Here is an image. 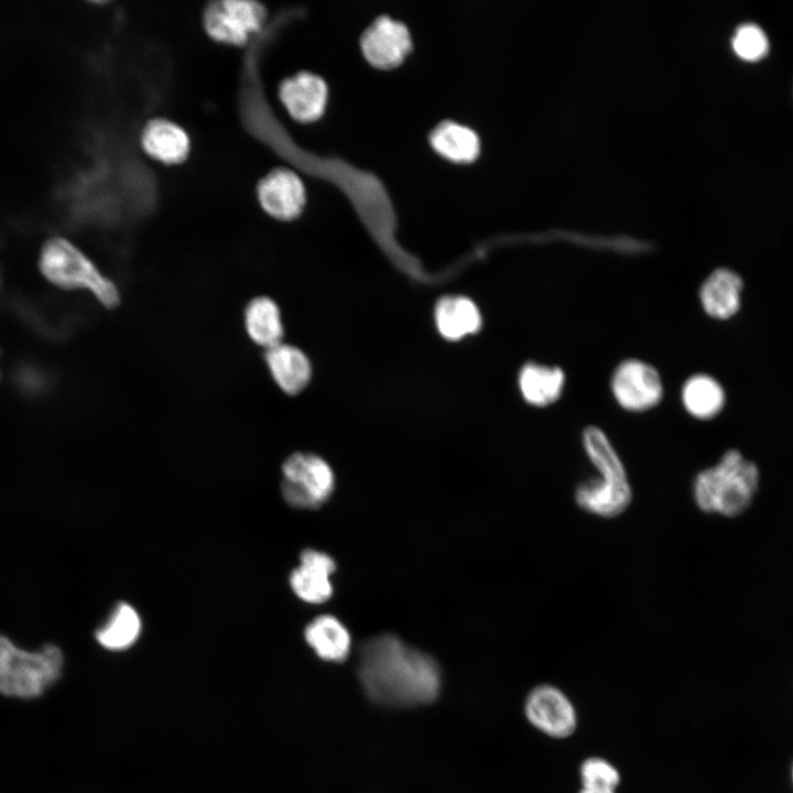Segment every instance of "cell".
<instances>
[{"label": "cell", "mask_w": 793, "mask_h": 793, "mask_svg": "<svg viewBox=\"0 0 793 793\" xmlns=\"http://www.w3.org/2000/svg\"><path fill=\"white\" fill-rule=\"evenodd\" d=\"M357 675L372 702L389 707H413L437 698L442 686L438 663L427 653L390 633L365 641Z\"/></svg>", "instance_id": "cell-1"}, {"label": "cell", "mask_w": 793, "mask_h": 793, "mask_svg": "<svg viewBox=\"0 0 793 793\" xmlns=\"http://www.w3.org/2000/svg\"><path fill=\"white\" fill-rule=\"evenodd\" d=\"M39 269L55 287L85 293L105 309H113L121 302V290L116 280L66 238L52 237L45 241L39 256Z\"/></svg>", "instance_id": "cell-2"}, {"label": "cell", "mask_w": 793, "mask_h": 793, "mask_svg": "<svg viewBox=\"0 0 793 793\" xmlns=\"http://www.w3.org/2000/svg\"><path fill=\"white\" fill-rule=\"evenodd\" d=\"M759 486V469L739 450L728 449L719 461L699 471L693 497L704 512L736 517L748 509Z\"/></svg>", "instance_id": "cell-3"}, {"label": "cell", "mask_w": 793, "mask_h": 793, "mask_svg": "<svg viewBox=\"0 0 793 793\" xmlns=\"http://www.w3.org/2000/svg\"><path fill=\"white\" fill-rule=\"evenodd\" d=\"M63 653L54 644L30 652L0 634V693L33 698L55 683L62 674Z\"/></svg>", "instance_id": "cell-4"}, {"label": "cell", "mask_w": 793, "mask_h": 793, "mask_svg": "<svg viewBox=\"0 0 793 793\" xmlns=\"http://www.w3.org/2000/svg\"><path fill=\"white\" fill-rule=\"evenodd\" d=\"M335 476L322 457L294 453L282 465V497L296 509H316L332 496Z\"/></svg>", "instance_id": "cell-5"}, {"label": "cell", "mask_w": 793, "mask_h": 793, "mask_svg": "<svg viewBox=\"0 0 793 793\" xmlns=\"http://www.w3.org/2000/svg\"><path fill=\"white\" fill-rule=\"evenodd\" d=\"M267 19L265 8L250 0H218L203 13V26L214 41L241 46L259 33Z\"/></svg>", "instance_id": "cell-6"}, {"label": "cell", "mask_w": 793, "mask_h": 793, "mask_svg": "<svg viewBox=\"0 0 793 793\" xmlns=\"http://www.w3.org/2000/svg\"><path fill=\"white\" fill-rule=\"evenodd\" d=\"M610 391L624 411L641 413L660 404L664 385L655 367L638 358H628L613 369Z\"/></svg>", "instance_id": "cell-7"}, {"label": "cell", "mask_w": 793, "mask_h": 793, "mask_svg": "<svg viewBox=\"0 0 793 793\" xmlns=\"http://www.w3.org/2000/svg\"><path fill=\"white\" fill-rule=\"evenodd\" d=\"M408 26L389 15L377 18L362 33L360 47L365 58L379 69L401 65L412 50Z\"/></svg>", "instance_id": "cell-8"}, {"label": "cell", "mask_w": 793, "mask_h": 793, "mask_svg": "<svg viewBox=\"0 0 793 793\" xmlns=\"http://www.w3.org/2000/svg\"><path fill=\"white\" fill-rule=\"evenodd\" d=\"M524 713L531 725L553 738H566L576 728L573 704L562 691L548 684L539 685L530 692Z\"/></svg>", "instance_id": "cell-9"}, {"label": "cell", "mask_w": 793, "mask_h": 793, "mask_svg": "<svg viewBox=\"0 0 793 793\" xmlns=\"http://www.w3.org/2000/svg\"><path fill=\"white\" fill-rule=\"evenodd\" d=\"M258 202L270 217L290 221L300 216L306 203V189L300 175L287 167H276L257 185Z\"/></svg>", "instance_id": "cell-10"}, {"label": "cell", "mask_w": 793, "mask_h": 793, "mask_svg": "<svg viewBox=\"0 0 793 793\" xmlns=\"http://www.w3.org/2000/svg\"><path fill=\"white\" fill-rule=\"evenodd\" d=\"M279 98L294 120L308 123L325 112L328 87L319 75L302 70L280 84Z\"/></svg>", "instance_id": "cell-11"}, {"label": "cell", "mask_w": 793, "mask_h": 793, "mask_svg": "<svg viewBox=\"0 0 793 793\" xmlns=\"http://www.w3.org/2000/svg\"><path fill=\"white\" fill-rule=\"evenodd\" d=\"M336 563L325 552L306 548L300 555V564L290 575V586L301 600L321 604L328 600L334 591L332 575Z\"/></svg>", "instance_id": "cell-12"}, {"label": "cell", "mask_w": 793, "mask_h": 793, "mask_svg": "<svg viewBox=\"0 0 793 793\" xmlns=\"http://www.w3.org/2000/svg\"><path fill=\"white\" fill-rule=\"evenodd\" d=\"M743 281L729 268H717L703 281L698 296L703 311L715 319H729L741 307Z\"/></svg>", "instance_id": "cell-13"}, {"label": "cell", "mask_w": 793, "mask_h": 793, "mask_svg": "<svg viewBox=\"0 0 793 793\" xmlns=\"http://www.w3.org/2000/svg\"><path fill=\"white\" fill-rule=\"evenodd\" d=\"M140 142L150 157L169 165L184 162L191 152L188 133L180 124L164 118L146 122Z\"/></svg>", "instance_id": "cell-14"}, {"label": "cell", "mask_w": 793, "mask_h": 793, "mask_svg": "<svg viewBox=\"0 0 793 793\" xmlns=\"http://www.w3.org/2000/svg\"><path fill=\"white\" fill-rule=\"evenodd\" d=\"M263 359L271 379L284 393L295 395L308 384L311 362L296 346L282 341L264 350Z\"/></svg>", "instance_id": "cell-15"}, {"label": "cell", "mask_w": 793, "mask_h": 793, "mask_svg": "<svg viewBox=\"0 0 793 793\" xmlns=\"http://www.w3.org/2000/svg\"><path fill=\"white\" fill-rule=\"evenodd\" d=\"M242 325L248 339L263 350L283 341L284 324L281 308L268 295L253 296L246 303Z\"/></svg>", "instance_id": "cell-16"}, {"label": "cell", "mask_w": 793, "mask_h": 793, "mask_svg": "<svg viewBox=\"0 0 793 793\" xmlns=\"http://www.w3.org/2000/svg\"><path fill=\"white\" fill-rule=\"evenodd\" d=\"M574 499L583 511L609 519L627 510L632 500V489L630 484H610L593 477L575 488Z\"/></svg>", "instance_id": "cell-17"}, {"label": "cell", "mask_w": 793, "mask_h": 793, "mask_svg": "<svg viewBox=\"0 0 793 793\" xmlns=\"http://www.w3.org/2000/svg\"><path fill=\"white\" fill-rule=\"evenodd\" d=\"M566 377L562 368L529 361L522 366L518 385L523 400L533 406L554 404L563 394Z\"/></svg>", "instance_id": "cell-18"}, {"label": "cell", "mask_w": 793, "mask_h": 793, "mask_svg": "<svg viewBox=\"0 0 793 793\" xmlns=\"http://www.w3.org/2000/svg\"><path fill=\"white\" fill-rule=\"evenodd\" d=\"M306 643L316 655L327 662H343L351 650V637L344 623L334 616L314 618L304 630Z\"/></svg>", "instance_id": "cell-19"}, {"label": "cell", "mask_w": 793, "mask_h": 793, "mask_svg": "<svg viewBox=\"0 0 793 793\" xmlns=\"http://www.w3.org/2000/svg\"><path fill=\"white\" fill-rule=\"evenodd\" d=\"M681 402L692 417L707 421L716 417L723 411L726 393L724 387L713 376L695 373L684 381L681 389Z\"/></svg>", "instance_id": "cell-20"}, {"label": "cell", "mask_w": 793, "mask_h": 793, "mask_svg": "<svg viewBox=\"0 0 793 793\" xmlns=\"http://www.w3.org/2000/svg\"><path fill=\"white\" fill-rule=\"evenodd\" d=\"M430 143L442 157L466 164L479 154L478 134L468 126L445 120L438 123L430 134Z\"/></svg>", "instance_id": "cell-21"}, {"label": "cell", "mask_w": 793, "mask_h": 793, "mask_svg": "<svg viewBox=\"0 0 793 793\" xmlns=\"http://www.w3.org/2000/svg\"><path fill=\"white\" fill-rule=\"evenodd\" d=\"M435 323L443 337L458 340L479 330L481 315L471 300L464 296H446L441 298L435 307Z\"/></svg>", "instance_id": "cell-22"}, {"label": "cell", "mask_w": 793, "mask_h": 793, "mask_svg": "<svg viewBox=\"0 0 793 793\" xmlns=\"http://www.w3.org/2000/svg\"><path fill=\"white\" fill-rule=\"evenodd\" d=\"M582 443L589 461L598 472V478L611 484H629L626 467L617 449L600 427H585Z\"/></svg>", "instance_id": "cell-23"}, {"label": "cell", "mask_w": 793, "mask_h": 793, "mask_svg": "<svg viewBox=\"0 0 793 793\" xmlns=\"http://www.w3.org/2000/svg\"><path fill=\"white\" fill-rule=\"evenodd\" d=\"M141 631L142 621L139 612L130 604L122 601L116 605L95 637L104 649L121 652L130 649L139 640Z\"/></svg>", "instance_id": "cell-24"}, {"label": "cell", "mask_w": 793, "mask_h": 793, "mask_svg": "<svg viewBox=\"0 0 793 793\" xmlns=\"http://www.w3.org/2000/svg\"><path fill=\"white\" fill-rule=\"evenodd\" d=\"M735 53L742 59L756 62L769 52V39L763 29L752 22L740 24L731 39Z\"/></svg>", "instance_id": "cell-25"}, {"label": "cell", "mask_w": 793, "mask_h": 793, "mask_svg": "<svg viewBox=\"0 0 793 793\" xmlns=\"http://www.w3.org/2000/svg\"><path fill=\"white\" fill-rule=\"evenodd\" d=\"M15 387L26 397L44 395L52 387L53 378L48 370L34 362L20 363L14 370Z\"/></svg>", "instance_id": "cell-26"}, {"label": "cell", "mask_w": 793, "mask_h": 793, "mask_svg": "<svg viewBox=\"0 0 793 793\" xmlns=\"http://www.w3.org/2000/svg\"><path fill=\"white\" fill-rule=\"evenodd\" d=\"M583 787L616 790L620 782L618 770L606 759L590 757L583 761L579 770Z\"/></svg>", "instance_id": "cell-27"}, {"label": "cell", "mask_w": 793, "mask_h": 793, "mask_svg": "<svg viewBox=\"0 0 793 793\" xmlns=\"http://www.w3.org/2000/svg\"><path fill=\"white\" fill-rule=\"evenodd\" d=\"M579 793H616L612 789H602V787H583L579 791Z\"/></svg>", "instance_id": "cell-28"}, {"label": "cell", "mask_w": 793, "mask_h": 793, "mask_svg": "<svg viewBox=\"0 0 793 793\" xmlns=\"http://www.w3.org/2000/svg\"><path fill=\"white\" fill-rule=\"evenodd\" d=\"M791 775H792V782H793V764H792V772H791Z\"/></svg>", "instance_id": "cell-29"}]
</instances>
